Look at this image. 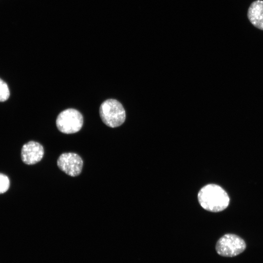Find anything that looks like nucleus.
<instances>
[{"instance_id":"0eeeda50","label":"nucleus","mask_w":263,"mask_h":263,"mask_svg":"<svg viewBox=\"0 0 263 263\" xmlns=\"http://www.w3.org/2000/svg\"><path fill=\"white\" fill-rule=\"evenodd\" d=\"M247 17L253 26L263 30V0H257L251 3L248 9Z\"/></svg>"},{"instance_id":"1a4fd4ad","label":"nucleus","mask_w":263,"mask_h":263,"mask_svg":"<svg viewBox=\"0 0 263 263\" xmlns=\"http://www.w3.org/2000/svg\"><path fill=\"white\" fill-rule=\"evenodd\" d=\"M10 181L8 177L2 173H0V194L5 192L9 188Z\"/></svg>"},{"instance_id":"20e7f679","label":"nucleus","mask_w":263,"mask_h":263,"mask_svg":"<svg viewBox=\"0 0 263 263\" xmlns=\"http://www.w3.org/2000/svg\"><path fill=\"white\" fill-rule=\"evenodd\" d=\"M246 248L244 241L239 236L228 233L221 237L215 246L217 253L224 257H232L242 253Z\"/></svg>"},{"instance_id":"f257e3e1","label":"nucleus","mask_w":263,"mask_h":263,"mask_svg":"<svg viewBox=\"0 0 263 263\" xmlns=\"http://www.w3.org/2000/svg\"><path fill=\"white\" fill-rule=\"evenodd\" d=\"M198 200L204 209L213 212L225 209L230 201L226 192L221 187L214 184L204 186L198 193Z\"/></svg>"},{"instance_id":"7ed1b4c3","label":"nucleus","mask_w":263,"mask_h":263,"mask_svg":"<svg viewBox=\"0 0 263 263\" xmlns=\"http://www.w3.org/2000/svg\"><path fill=\"white\" fill-rule=\"evenodd\" d=\"M83 124L81 113L75 109H67L61 112L56 119L58 130L62 133L71 134L78 132Z\"/></svg>"},{"instance_id":"423d86ee","label":"nucleus","mask_w":263,"mask_h":263,"mask_svg":"<svg viewBox=\"0 0 263 263\" xmlns=\"http://www.w3.org/2000/svg\"><path fill=\"white\" fill-rule=\"evenodd\" d=\"M44 153L43 147L40 143L30 141L22 146L21 157L25 164L33 165L39 162L42 159Z\"/></svg>"},{"instance_id":"39448f33","label":"nucleus","mask_w":263,"mask_h":263,"mask_svg":"<svg viewBox=\"0 0 263 263\" xmlns=\"http://www.w3.org/2000/svg\"><path fill=\"white\" fill-rule=\"evenodd\" d=\"M57 165L59 169L66 174L75 177L80 174L83 162L78 154L73 152H65L59 156Z\"/></svg>"},{"instance_id":"f03ea898","label":"nucleus","mask_w":263,"mask_h":263,"mask_svg":"<svg viewBox=\"0 0 263 263\" xmlns=\"http://www.w3.org/2000/svg\"><path fill=\"white\" fill-rule=\"evenodd\" d=\"M99 114L107 126L115 128L121 125L126 119V112L122 105L117 100L108 99L101 104Z\"/></svg>"},{"instance_id":"6e6552de","label":"nucleus","mask_w":263,"mask_h":263,"mask_svg":"<svg viewBox=\"0 0 263 263\" xmlns=\"http://www.w3.org/2000/svg\"><path fill=\"white\" fill-rule=\"evenodd\" d=\"M9 96L10 92L7 84L0 78V102L7 100Z\"/></svg>"}]
</instances>
